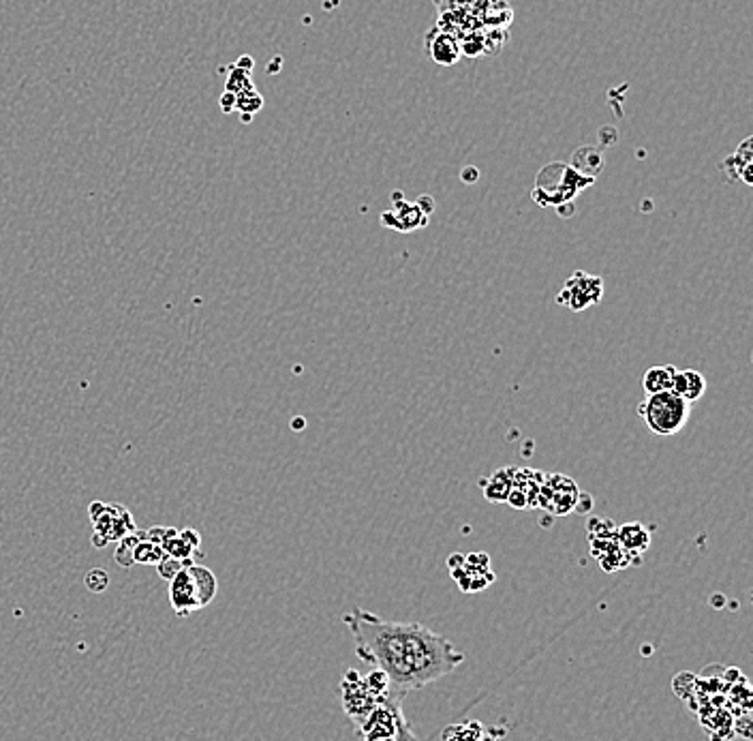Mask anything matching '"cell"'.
I'll return each mask as SVG.
<instances>
[{
    "instance_id": "cell-10",
    "label": "cell",
    "mask_w": 753,
    "mask_h": 741,
    "mask_svg": "<svg viewBox=\"0 0 753 741\" xmlns=\"http://www.w3.org/2000/svg\"><path fill=\"white\" fill-rule=\"evenodd\" d=\"M672 392L679 394L681 399H685L687 403L698 401L700 396H704L706 392V380L700 370L696 368H685L674 373V382H672Z\"/></svg>"
},
{
    "instance_id": "cell-13",
    "label": "cell",
    "mask_w": 753,
    "mask_h": 741,
    "mask_svg": "<svg viewBox=\"0 0 753 741\" xmlns=\"http://www.w3.org/2000/svg\"><path fill=\"white\" fill-rule=\"evenodd\" d=\"M674 373H677V366H672V364H657V366L646 368V373L642 375L644 394H659V392L672 390Z\"/></svg>"
},
{
    "instance_id": "cell-4",
    "label": "cell",
    "mask_w": 753,
    "mask_h": 741,
    "mask_svg": "<svg viewBox=\"0 0 753 741\" xmlns=\"http://www.w3.org/2000/svg\"><path fill=\"white\" fill-rule=\"evenodd\" d=\"M604 296V281L597 274L576 270L561 287L557 302L571 311H584L597 305Z\"/></svg>"
},
{
    "instance_id": "cell-15",
    "label": "cell",
    "mask_w": 753,
    "mask_h": 741,
    "mask_svg": "<svg viewBox=\"0 0 753 741\" xmlns=\"http://www.w3.org/2000/svg\"><path fill=\"white\" fill-rule=\"evenodd\" d=\"M142 533L144 531H131V533H127V536H124L122 540H118V547H116V551H114V559H116V563L118 566H122V568H131L135 561H133V553H135V547H137V542H140V538H142Z\"/></svg>"
},
{
    "instance_id": "cell-9",
    "label": "cell",
    "mask_w": 753,
    "mask_h": 741,
    "mask_svg": "<svg viewBox=\"0 0 753 741\" xmlns=\"http://www.w3.org/2000/svg\"><path fill=\"white\" fill-rule=\"evenodd\" d=\"M616 542L627 557H640L651 547V533L642 523H625L616 529Z\"/></svg>"
},
{
    "instance_id": "cell-2",
    "label": "cell",
    "mask_w": 753,
    "mask_h": 741,
    "mask_svg": "<svg viewBox=\"0 0 753 741\" xmlns=\"http://www.w3.org/2000/svg\"><path fill=\"white\" fill-rule=\"evenodd\" d=\"M691 403L674 394L672 390L646 394L638 405V416L644 420L646 429L659 437H672L681 433L689 420Z\"/></svg>"
},
{
    "instance_id": "cell-14",
    "label": "cell",
    "mask_w": 753,
    "mask_h": 741,
    "mask_svg": "<svg viewBox=\"0 0 753 741\" xmlns=\"http://www.w3.org/2000/svg\"><path fill=\"white\" fill-rule=\"evenodd\" d=\"M163 557H165L163 547H161L158 542L150 540V538L146 536V531H144L142 538H140V542H137V547H135L133 561H135V563H154V566H156Z\"/></svg>"
},
{
    "instance_id": "cell-11",
    "label": "cell",
    "mask_w": 753,
    "mask_h": 741,
    "mask_svg": "<svg viewBox=\"0 0 753 741\" xmlns=\"http://www.w3.org/2000/svg\"><path fill=\"white\" fill-rule=\"evenodd\" d=\"M189 576L193 581V587H195V594H197V600L203 606L210 604L215 598H217V589H219V581L217 576L210 568L205 566H199V563H191L189 568Z\"/></svg>"
},
{
    "instance_id": "cell-3",
    "label": "cell",
    "mask_w": 753,
    "mask_h": 741,
    "mask_svg": "<svg viewBox=\"0 0 753 741\" xmlns=\"http://www.w3.org/2000/svg\"><path fill=\"white\" fill-rule=\"evenodd\" d=\"M93 527H95V536H93V545L97 549L107 547L109 542H118L122 540L127 533L135 531V521L133 514L129 512V508H124L122 504H103V502H93L88 508Z\"/></svg>"
},
{
    "instance_id": "cell-8",
    "label": "cell",
    "mask_w": 753,
    "mask_h": 741,
    "mask_svg": "<svg viewBox=\"0 0 753 741\" xmlns=\"http://www.w3.org/2000/svg\"><path fill=\"white\" fill-rule=\"evenodd\" d=\"M460 52L463 50H460L458 41L443 28H435L426 34V54L437 65H443V67L454 65L460 58Z\"/></svg>"
},
{
    "instance_id": "cell-17",
    "label": "cell",
    "mask_w": 753,
    "mask_h": 741,
    "mask_svg": "<svg viewBox=\"0 0 753 741\" xmlns=\"http://www.w3.org/2000/svg\"><path fill=\"white\" fill-rule=\"evenodd\" d=\"M107 585H109V576H107V572H105V570L97 568V570H90V572L86 574V587H88L93 594H101V592H105V589H107Z\"/></svg>"
},
{
    "instance_id": "cell-5",
    "label": "cell",
    "mask_w": 753,
    "mask_h": 741,
    "mask_svg": "<svg viewBox=\"0 0 753 741\" xmlns=\"http://www.w3.org/2000/svg\"><path fill=\"white\" fill-rule=\"evenodd\" d=\"M580 498V488L576 482L563 474H550L543 478L537 493V508L552 512L555 516H563L576 510Z\"/></svg>"
},
{
    "instance_id": "cell-1",
    "label": "cell",
    "mask_w": 753,
    "mask_h": 741,
    "mask_svg": "<svg viewBox=\"0 0 753 741\" xmlns=\"http://www.w3.org/2000/svg\"><path fill=\"white\" fill-rule=\"evenodd\" d=\"M343 622L358 657L381 671L398 698L452 675L465 662V653L449 639L417 622H388L364 608H353Z\"/></svg>"
},
{
    "instance_id": "cell-12",
    "label": "cell",
    "mask_w": 753,
    "mask_h": 741,
    "mask_svg": "<svg viewBox=\"0 0 753 741\" xmlns=\"http://www.w3.org/2000/svg\"><path fill=\"white\" fill-rule=\"evenodd\" d=\"M480 484H482V488H484V495H486L488 502H492V504L508 502L510 490H512V486H514V467L498 469V472H494L488 480H482Z\"/></svg>"
},
{
    "instance_id": "cell-7",
    "label": "cell",
    "mask_w": 753,
    "mask_h": 741,
    "mask_svg": "<svg viewBox=\"0 0 753 741\" xmlns=\"http://www.w3.org/2000/svg\"><path fill=\"white\" fill-rule=\"evenodd\" d=\"M170 602H172L176 615H180V617H186V615H191L193 610H199V608H201L186 568H182V570L174 576V579L170 581Z\"/></svg>"
},
{
    "instance_id": "cell-16",
    "label": "cell",
    "mask_w": 753,
    "mask_h": 741,
    "mask_svg": "<svg viewBox=\"0 0 753 741\" xmlns=\"http://www.w3.org/2000/svg\"><path fill=\"white\" fill-rule=\"evenodd\" d=\"M189 566H191V563H184V561H180V559H176V557L165 555V557L156 563V570H158V576H161V579L170 583V581L174 579V576H176L182 568H189Z\"/></svg>"
},
{
    "instance_id": "cell-18",
    "label": "cell",
    "mask_w": 753,
    "mask_h": 741,
    "mask_svg": "<svg viewBox=\"0 0 753 741\" xmlns=\"http://www.w3.org/2000/svg\"><path fill=\"white\" fill-rule=\"evenodd\" d=\"M396 741H417V737H415V733H413V728H411V724L407 722V718H405V716L400 718V724H398V737H396Z\"/></svg>"
},
{
    "instance_id": "cell-6",
    "label": "cell",
    "mask_w": 753,
    "mask_h": 741,
    "mask_svg": "<svg viewBox=\"0 0 753 741\" xmlns=\"http://www.w3.org/2000/svg\"><path fill=\"white\" fill-rule=\"evenodd\" d=\"M557 168V185H539L533 189V197L539 206H561L565 201H571L578 191L589 187L593 178H587L578 174L574 168H567L563 163H555Z\"/></svg>"
}]
</instances>
